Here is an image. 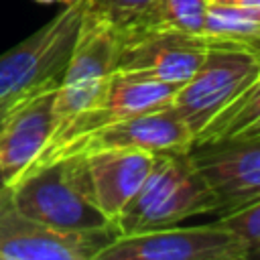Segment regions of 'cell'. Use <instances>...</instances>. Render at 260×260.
Returning a JSON list of instances; mask_svg holds the SVG:
<instances>
[{"mask_svg":"<svg viewBox=\"0 0 260 260\" xmlns=\"http://www.w3.org/2000/svg\"><path fill=\"white\" fill-rule=\"evenodd\" d=\"M87 14L122 30L130 26L150 0H85Z\"/></svg>","mask_w":260,"mask_h":260,"instance_id":"cell-18","label":"cell"},{"mask_svg":"<svg viewBox=\"0 0 260 260\" xmlns=\"http://www.w3.org/2000/svg\"><path fill=\"white\" fill-rule=\"evenodd\" d=\"M177 89H179V83H167V81H158L152 77L116 69L104 93L98 98V102L91 108H87L83 114L73 118L67 126H63L51 138L45 152L55 148L61 142H67L75 136L91 132L106 124H112V122H118V120H124L136 114L152 112L158 108H167L171 106Z\"/></svg>","mask_w":260,"mask_h":260,"instance_id":"cell-11","label":"cell"},{"mask_svg":"<svg viewBox=\"0 0 260 260\" xmlns=\"http://www.w3.org/2000/svg\"><path fill=\"white\" fill-rule=\"evenodd\" d=\"M217 211V199L189 152H160L150 173L114 219L116 234L177 225L187 217Z\"/></svg>","mask_w":260,"mask_h":260,"instance_id":"cell-2","label":"cell"},{"mask_svg":"<svg viewBox=\"0 0 260 260\" xmlns=\"http://www.w3.org/2000/svg\"><path fill=\"white\" fill-rule=\"evenodd\" d=\"M205 37L213 41H234L260 47V10L207 0Z\"/></svg>","mask_w":260,"mask_h":260,"instance_id":"cell-16","label":"cell"},{"mask_svg":"<svg viewBox=\"0 0 260 260\" xmlns=\"http://www.w3.org/2000/svg\"><path fill=\"white\" fill-rule=\"evenodd\" d=\"M209 43L203 35L126 26L120 30L116 69L181 85L201 65Z\"/></svg>","mask_w":260,"mask_h":260,"instance_id":"cell-9","label":"cell"},{"mask_svg":"<svg viewBox=\"0 0 260 260\" xmlns=\"http://www.w3.org/2000/svg\"><path fill=\"white\" fill-rule=\"evenodd\" d=\"M8 189L20 213L51 230L116 232L93 199L83 154H65L37 162Z\"/></svg>","mask_w":260,"mask_h":260,"instance_id":"cell-1","label":"cell"},{"mask_svg":"<svg viewBox=\"0 0 260 260\" xmlns=\"http://www.w3.org/2000/svg\"><path fill=\"white\" fill-rule=\"evenodd\" d=\"M106 148H134L152 154L189 152L193 148V132L187 128L181 116L171 106H167L106 124L67 142H61L55 148L47 150L37 162L65 154H87Z\"/></svg>","mask_w":260,"mask_h":260,"instance_id":"cell-7","label":"cell"},{"mask_svg":"<svg viewBox=\"0 0 260 260\" xmlns=\"http://www.w3.org/2000/svg\"><path fill=\"white\" fill-rule=\"evenodd\" d=\"M95 260H246L244 242L217 219L205 225L120 234Z\"/></svg>","mask_w":260,"mask_h":260,"instance_id":"cell-6","label":"cell"},{"mask_svg":"<svg viewBox=\"0 0 260 260\" xmlns=\"http://www.w3.org/2000/svg\"><path fill=\"white\" fill-rule=\"evenodd\" d=\"M26 98H28V95H26ZM18 102H20V100H0V130H2L6 118L10 116V112L14 110V106H16Z\"/></svg>","mask_w":260,"mask_h":260,"instance_id":"cell-19","label":"cell"},{"mask_svg":"<svg viewBox=\"0 0 260 260\" xmlns=\"http://www.w3.org/2000/svg\"><path fill=\"white\" fill-rule=\"evenodd\" d=\"M236 136H260V116L254 120V122H250L248 126H244ZM234 138V136H232Z\"/></svg>","mask_w":260,"mask_h":260,"instance_id":"cell-21","label":"cell"},{"mask_svg":"<svg viewBox=\"0 0 260 260\" xmlns=\"http://www.w3.org/2000/svg\"><path fill=\"white\" fill-rule=\"evenodd\" d=\"M57 85L20 100L0 130V177L6 187L18 181L45 152L55 132Z\"/></svg>","mask_w":260,"mask_h":260,"instance_id":"cell-12","label":"cell"},{"mask_svg":"<svg viewBox=\"0 0 260 260\" xmlns=\"http://www.w3.org/2000/svg\"><path fill=\"white\" fill-rule=\"evenodd\" d=\"M258 116H260V69H258L256 77L219 114H215V118L195 136L193 146L232 138L244 126L254 122Z\"/></svg>","mask_w":260,"mask_h":260,"instance_id":"cell-15","label":"cell"},{"mask_svg":"<svg viewBox=\"0 0 260 260\" xmlns=\"http://www.w3.org/2000/svg\"><path fill=\"white\" fill-rule=\"evenodd\" d=\"M118 47L120 30L89 16L85 10L77 43L57 83L53 136L73 118L91 108L104 93L112 73L116 71Z\"/></svg>","mask_w":260,"mask_h":260,"instance_id":"cell-5","label":"cell"},{"mask_svg":"<svg viewBox=\"0 0 260 260\" xmlns=\"http://www.w3.org/2000/svg\"><path fill=\"white\" fill-rule=\"evenodd\" d=\"M93 199L114 223L150 173L156 154L134 148H106L83 154Z\"/></svg>","mask_w":260,"mask_h":260,"instance_id":"cell-13","label":"cell"},{"mask_svg":"<svg viewBox=\"0 0 260 260\" xmlns=\"http://www.w3.org/2000/svg\"><path fill=\"white\" fill-rule=\"evenodd\" d=\"M217 221L230 228L246 246V260H260V201L238 211L217 215Z\"/></svg>","mask_w":260,"mask_h":260,"instance_id":"cell-17","label":"cell"},{"mask_svg":"<svg viewBox=\"0 0 260 260\" xmlns=\"http://www.w3.org/2000/svg\"><path fill=\"white\" fill-rule=\"evenodd\" d=\"M118 234L57 232L20 213L6 185L0 187V260H95Z\"/></svg>","mask_w":260,"mask_h":260,"instance_id":"cell-8","label":"cell"},{"mask_svg":"<svg viewBox=\"0 0 260 260\" xmlns=\"http://www.w3.org/2000/svg\"><path fill=\"white\" fill-rule=\"evenodd\" d=\"M189 154L217 199V215L260 201V136L195 144Z\"/></svg>","mask_w":260,"mask_h":260,"instance_id":"cell-10","label":"cell"},{"mask_svg":"<svg viewBox=\"0 0 260 260\" xmlns=\"http://www.w3.org/2000/svg\"><path fill=\"white\" fill-rule=\"evenodd\" d=\"M217 4H228V6H242V8H258L260 10V0H209Z\"/></svg>","mask_w":260,"mask_h":260,"instance_id":"cell-20","label":"cell"},{"mask_svg":"<svg viewBox=\"0 0 260 260\" xmlns=\"http://www.w3.org/2000/svg\"><path fill=\"white\" fill-rule=\"evenodd\" d=\"M87 2L65 4L49 22L0 55V100H24L57 85L77 43Z\"/></svg>","mask_w":260,"mask_h":260,"instance_id":"cell-3","label":"cell"},{"mask_svg":"<svg viewBox=\"0 0 260 260\" xmlns=\"http://www.w3.org/2000/svg\"><path fill=\"white\" fill-rule=\"evenodd\" d=\"M2 185H4V183H2V177H0V187H2Z\"/></svg>","mask_w":260,"mask_h":260,"instance_id":"cell-23","label":"cell"},{"mask_svg":"<svg viewBox=\"0 0 260 260\" xmlns=\"http://www.w3.org/2000/svg\"><path fill=\"white\" fill-rule=\"evenodd\" d=\"M258 69L260 47L211 39L201 65L179 85L171 102L193 132V140L256 77Z\"/></svg>","mask_w":260,"mask_h":260,"instance_id":"cell-4","label":"cell"},{"mask_svg":"<svg viewBox=\"0 0 260 260\" xmlns=\"http://www.w3.org/2000/svg\"><path fill=\"white\" fill-rule=\"evenodd\" d=\"M207 0H150L130 26L205 37Z\"/></svg>","mask_w":260,"mask_h":260,"instance_id":"cell-14","label":"cell"},{"mask_svg":"<svg viewBox=\"0 0 260 260\" xmlns=\"http://www.w3.org/2000/svg\"><path fill=\"white\" fill-rule=\"evenodd\" d=\"M35 2H39V4H55L57 2V4H63L65 6V4H71L75 0H35Z\"/></svg>","mask_w":260,"mask_h":260,"instance_id":"cell-22","label":"cell"}]
</instances>
